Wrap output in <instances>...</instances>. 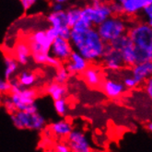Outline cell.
Returning <instances> with one entry per match:
<instances>
[{
	"label": "cell",
	"mask_w": 152,
	"mask_h": 152,
	"mask_svg": "<svg viewBox=\"0 0 152 152\" xmlns=\"http://www.w3.org/2000/svg\"><path fill=\"white\" fill-rule=\"evenodd\" d=\"M70 42L74 51L80 53L88 62L102 60L106 43L100 36L96 28H91L84 31L72 30Z\"/></svg>",
	"instance_id": "obj_1"
},
{
	"label": "cell",
	"mask_w": 152,
	"mask_h": 152,
	"mask_svg": "<svg viewBox=\"0 0 152 152\" xmlns=\"http://www.w3.org/2000/svg\"><path fill=\"white\" fill-rule=\"evenodd\" d=\"M128 28L126 21L122 17L112 16L96 29L105 43H111L123 35L127 34Z\"/></svg>",
	"instance_id": "obj_2"
},
{
	"label": "cell",
	"mask_w": 152,
	"mask_h": 152,
	"mask_svg": "<svg viewBox=\"0 0 152 152\" xmlns=\"http://www.w3.org/2000/svg\"><path fill=\"white\" fill-rule=\"evenodd\" d=\"M112 16L110 3L100 0H94L91 5H86L81 8V19L91 22L94 28H97Z\"/></svg>",
	"instance_id": "obj_3"
},
{
	"label": "cell",
	"mask_w": 152,
	"mask_h": 152,
	"mask_svg": "<svg viewBox=\"0 0 152 152\" xmlns=\"http://www.w3.org/2000/svg\"><path fill=\"white\" fill-rule=\"evenodd\" d=\"M127 35L137 49L152 52V28L143 21L135 22L129 26Z\"/></svg>",
	"instance_id": "obj_4"
},
{
	"label": "cell",
	"mask_w": 152,
	"mask_h": 152,
	"mask_svg": "<svg viewBox=\"0 0 152 152\" xmlns=\"http://www.w3.org/2000/svg\"><path fill=\"white\" fill-rule=\"evenodd\" d=\"M13 126L18 129L41 131L45 126V119L40 113L31 114L27 112H17L10 115Z\"/></svg>",
	"instance_id": "obj_5"
},
{
	"label": "cell",
	"mask_w": 152,
	"mask_h": 152,
	"mask_svg": "<svg viewBox=\"0 0 152 152\" xmlns=\"http://www.w3.org/2000/svg\"><path fill=\"white\" fill-rule=\"evenodd\" d=\"M28 42L31 50V55L50 53L53 44V41H51L47 36L46 31L43 30H38L32 32L29 37Z\"/></svg>",
	"instance_id": "obj_6"
},
{
	"label": "cell",
	"mask_w": 152,
	"mask_h": 152,
	"mask_svg": "<svg viewBox=\"0 0 152 152\" xmlns=\"http://www.w3.org/2000/svg\"><path fill=\"white\" fill-rule=\"evenodd\" d=\"M66 144L72 152H91V146L86 134L80 130H73L66 137Z\"/></svg>",
	"instance_id": "obj_7"
},
{
	"label": "cell",
	"mask_w": 152,
	"mask_h": 152,
	"mask_svg": "<svg viewBox=\"0 0 152 152\" xmlns=\"http://www.w3.org/2000/svg\"><path fill=\"white\" fill-rule=\"evenodd\" d=\"M102 62L104 66L111 71H118L124 66L121 52L113 49L109 43H106Z\"/></svg>",
	"instance_id": "obj_8"
},
{
	"label": "cell",
	"mask_w": 152,
	"mask_h": 152,
	"mask_svg": "<svg viewBox=\"0 0 152 152\" xmlns=\"http://www.w3.org/2000/svg\"><path fill=\"white\" fill-rule=\"evenodd\" d=\"M36 95L35 89L25 88L20 93L10 94V97L16 106L17 112H26L31 105L35 103Z\"/></svg>",
	"instance_id": "obj_9"
},
{
	"label": "cell",
	"mask_w": 152,
	"mask_h": 152,
	"mask_svg": "<svg viewBox=\"0 0 152 152\" xmlns=\"http://www.w3.org/2000/svg\"><path fill=\"white\" fill-rule=\"evenodd\" d=\"M74 52V48L71 44L70 41L65 40L63 38L58 37L53 42L51 47V55L60 62L68 61L72 53Z\"/></svg>",
	"instance_id": "obj_10"
},
{
	"label": "cell",
	"mask_w": 152,
	"mask_h": 152,
	"mask_svg": "<svg viewBox=\"0 0 152 152\" xmlns=\"http://www.w3.org/2000/svg\"><path fill=\"white\" fill-rule=\"evenodd\" d=\"M101 88L105 96L113 100L118 99V98L122 97L126 91V88L124 87L123 82L113 79L103 80Z\"/></svg>",
	"instance_id": "obj_11"
},
{
	"label": "cell",
	"mask_w": 152,
	"mask_h": 152,
	"mask_svg": "<svg viewBox=\"0 0 152 152\" xmlns=\"http://www.w3.org/2000/svg\"><path fill=\"white\" fill-rule=\"evenodd\" d=\"M65 66L70 74H82L88 67V61L74 51Z\"/></svg>",
	"instance_id": "obj_12"
},
{
	"label": "cell",
	"mask_w": 152,
	"mask_h": 152,
	"mask_svg": "<svg viewBox=\"0 0 152 152\" xmlns=\"http://www.w3.org/2000/svg\"><path fill=\"white\" fill-rule=\"evenodd\" d=\"M124 14L132 16L142 13L143 10L152 4V0H121Z\"/></svg>",
	"instance_id": "obj_13"
},
{
	"label": "cell",
	"mask_w": 152,
	"mask_h": 152,
	"mask_svg": "<svg viewBox=\"0 0 152 152\" xmlns=\"http://www.w3.org/2000/svg\"><path fill=\"white\" fill-rule=\"evenodd\" d=\"M131 75L140 84L152 78V62L148 61L131 67Z\"/></svg>",
	"instance_id": "obj_14"
},
{
	"label": "cell",
	"mask_w": 152,
	"mask_h": 152,
	"mask_svg": "<svg viewBox=\"0 0 152 152\" xmlns=\"http://www.w3.org/2000/svg\"><path fill=\"white\" fill-rule=\"evenodd\" d=\"M81 75L84 81L91 88L101 87L103 82L102 71L95 66H88Z\"/></svg>",
	"instance_id": "obj_15"
},
{
	"label": "cell",
	"mask_w": 152,
	"mask_h": 152,
	"mask_svg": "<svg viewBox=\"0 0 152 152\" xmlns=\"http://www.w3.org/2000/svg\"><path fill=\"white\" fill-rule=\"evenodd\" d=\"M13 55L18 63L21 66H26L31 57V50L29 45V42L25 41L18 42L14 47Z\"/></svg>",
	"instance_id": "obj_16"
},
{
	"label": "cell",
	"mask_w": 152,
	"mask_h": 152,
	"mask_svg": "<svg viewBox=\"0 0 152 152\" xmlns=\"http://www.w3.org/2000/svg\"><path fill=\"white\" fill-rule=\"evenodd\" d=\"M49 130L51 134H53L55 137H67L70 135V133L74 129H73L72 124L68 121L62 119V120H58V121L52 123L49 126Z\"/></svg>",
	"instance_id": "obj_17"
},
{
	"label": "cell",
	"mask_w": 152,
	"mask_h": 152,
	"mask_svg": "<svg viewBox=\"0 0 152 152\" xmlns=\"http://www.w3.org/2000/svg\"><path fill=\"white\" fill-rule=\"evenodd\" d=\"M4 79L10 81L17 73L18 68H19V63L13 56L6 55L4 56Z\"/></svg>",
	"instance_id": "obj_18"
},
{
	"label": "cell",
	"mask_w": 152,
	"mask_h": 152,
	"mask_svg": "<svg viewBox=\"0 0 152 152\" xmlns=\"http://www.w3.org/2000/svg\"><path fill=\"white\" fill-rule=\"evenodd\" d=\"M121 55L124 60V63L126 66L133 67L137 64V49L134 45L133 42H131L127 46L124 47L121 51Z\"/></svg>",
	"instance_id": "obj_19"
},
{
	"label": "cell",
	"mask_w": 152,
	"mask_h": 152,
	"mask_svg": "<svg viewBox=\"0 0 152 152\" xmlns=\"http://www.w3.org/2000/svg\"><path fill=\"white\" fill-rule=\"evenodd\" d=\"M46 20L50 24V27L56 29H62L67 26L66 11L63 12H51L47 15Z\"/></svg>",
	"instance_id": "obj_20"
},
{
	"label": "cell",
	"mask_w": 152,
	"mask_h": 152,
	"mask_svg": "<svg viewBox=\"0 0 152 152\" xmlns=\"http://www.w3.org/2000/svg\"><path fill=\"white\" fill-rule=\"evenodd\" d=\"M46 92L52 97L53 102L65 99L66 95V88L56 82L50 83L46 88Z\"/></svg>",
	"instance_id": "obj_21"
},
{
	"label": "cell",
	"mask_w": 152,
	"mask_h": 152,
	"mask_svg": "<svg viewBox=\"0 0 152 152\" xmlns=\"http://www.w3.org/2000/svg\"><path fill=\"white\" fill-rule=\"evenodd\" d=\"M66 16L67 26L72 29L77 23V21L81 19V8L77 7H69L68 10H66Z\"/></svg>",
	"instance_id": "obj_22"
},
{
	"label": "cell",
	"mask_w": 152,
	"mask_h": 152,
	"mask_svg": "<svg viewBox=\"0 0 152 152\" xmlns=\"http://www.w3.org/2000/svg\"><path fill=\"white\" fill-rule=\"evenodd\" d=\"M20 83L26 88H31V87L36 82V76L30 71H22L18 77Z\"/></svg>",
	"instance_id": "obj_23"
},
{
	"label": "cell",
	"mask_w": 152,
	"mask_h": 152,
	"mask_svg": "<svg viewBox=\"0 0 152 152\" xmlns=\"http://www.w3.org/2000/svg\"><path fill=\"white\" fill-rule=\"evenodd\" d=\"M131 42H132V41H131V39L129 38L128 35H127V34H124V35H123V36L117 38L116 40H114L113 42H112L109 43V44H111V46H112L113 49H115V50H117V51L121 52L124 47L127 46Z\"/></svg>",
	"instance_id": "obj_24"
},
{
	"label": "cell",
	"mask_w": 152,
	"mask_h": 152,
	"mask_svg": "<svg viewBox=\"0 0 152 152\" xmlns=\"http://www.w3.org/2000/svg\"><path fill=\"white\" fill-rule=\"evenodd\" d=\"M70 73L67 71L66 67L64 66H61L60 67L56 68V73L55 76V82L59 83L61 85H64L69 77Z\"/></svg>",
	"instance_id": "obj_25"
},
{
	"label": "cell",
	"mask_w": 152,
	"mask_h": 152,
	"mask_svg": "<svg viewBox=\"0 0 152 152\" xmlns=\"http://www.w3.org/2000/svg\"><path fill=\"white\" fill-rule=\"evenodd\" d=\"M53 107H55V110L59 116H66L68 112V105L66 99L53 102Z\"/></svg>",
	"instance_id": "obj_26"
},
{
	"label": "cell",
	"mask_w": 152,
	"mask_h": 152,
	"mask_svg": "<svg viewBox=\"0 0 152 152\" xmlns=\"http://www.w3.org/2000/svg\"><path fill=\"white\" fill-rule=\"evenodd\" d=\"M2 103H3V107L5 108V110L10 113V115L11 114H14L15 113H17V109H16V106L11 99L10 95V96H5L2 100Z\"/></svg>",
	"instance_id": "obj_27"
},
{
	"label": "cell",
	"mask_w": 152,
	"mask_h": 152,
	"mask_svg": "<svg viewBox=\"0 0 152 152\" xmlns=\"http://www.w3.org/2000/svg\"><path fill=\"white\" fill-rule=\"evenodd\" d=\"M91 28H94V27L91 22H88V21H87V20H85L83 19H80L77 21V23L72 28V30L76 31H84L89 30Z\"/></svg>",
	"instance_id": "obj_28"
},
{
	"label": "cell",
	"mask_w": 152,
	"mask_h": 152,
	"mask_svg": "<svg viewBox=\"0 0 152 152\" xmlns=\"http://www.w3.org/2000/svg\"><path fill=\"white\" fill-rule=\"evenodd\" d=\"M110 6H111L113 16L121 17V15L124 14V7L121 3V0H117V1H113L110 3Z\"/></svg>",
	"instance_id": "obj_29"
},
{
	"label": "cell",
	"mask_w": 152,
	"mask_h": 152,
	"mask_svg": "<svg viewBox=\"0 0 152 152\" xmlns=\"http://www.w3.org/2000/svg\"><path fill=\"white\" fill-rule=\"evenodd\" d=\"M141 14H142L143 20H144L143 22H145L150 28H152V4L148 6L147 8H145Z\"/></svg>",
	"instance_id": "obj_30"
},
{
	"label": "cell",
	"mask_w": 152,
	"mask_h": 152,
	"mask_svg": "<svg viewBox=\"0 0 152 152\" xmlns=\"http://www.w3.org/2000/svg\"><path fill=\"white\" fill-rule=\"evenodd\" d=\"M123 84L124 85V87H126V88H129V89L135 88L139 85V83L137 81L136 78L134 77L132 75H127V76L124 77L123 79Z\"/></svg>",
	"instance_id": "obj_31"
},
{
	"label": "cell",
	"mask_w": 152,
	"mask_h": 152,
	"mask_svg": "<svg viewBox=\"0 0 152 152\" xmlns=\"http://www.w3.org/2000/svg\"><path fill=\"white\" fill-rule=\"evenodd\" d=\"M66 3V0H56L55 1L52 6H51V8H52V12H63V11H66L65 10V4Z\"/></svg>",
	"instance_id": "obj_32"
},
{
	"label": "cell",
	"mask_w": 152,
	"mask_h": 152,
	"mask_svg": "<svg viewBox=\"0 0 152 152\" xmlns=\"http://www.w3.org/2000/svg\"><path fill=\"white\" fill-rule=\"evenodd\" d=\"M10 85H11V91L10 94H16V93H20L23 88H25L19 81L18 78H13L10 80Z\"/></svg>",
	"instance_id": "obj_33"
},
{
	"label": "cell",
	"mask_w": 152,
	"mask_h": 152,
	"mask_svg": "<svg viewBox=\"0 0 152 152\" xmlns=\"http://www.w3.org/2000/svg\"><path fill=\"white\" fill-rule=\"evenodd\" d=\"M71 33H72V29L68 26H66L64 28L59 30V37L63 38L65 40H67V41H70Z\"/></svg>",
	"instance_id": "obj_34"
},
{
	"label": "cell",
	"mask_w": 152,
	"mask_h": 152,
	"mask_svg": "<svg viewBox=\"0 0 152 152\" xmlns=\"http://www.w3.org/2000/svg\"><path fill=\"white\" fill-rule=\"evenodd\" d=\"M53 151L55 152H72L69 146L65 142H60L55 145L53 147Z\"/></svg>",
	"instance_id": "obj_35"
},
{
	"label": "cell",
	"mask_w": 152,
	"mask_h": 152,
	"mask_svg": "<svg viewBox=\"0 0 152 152\" xmlns=\"http://www.w3.org/2000/svg\"><path fill=\"white\" fill-rule=\"evenodd\" d=\"M11 91V85L10 81H7L6 79H1L0 80V91L2 94H7Z\"/></svg>",
	"instance_id": "obj_36"
},
{
	"label": "cell",
	"mask_w": 152,
	"mask_h": 152,
	"mask_svg": "<svg viewBox=\"0 0 152 152\" xmlns=\"http://www.w3.org/2000/svg\"><path fill=\"white\" fill-rule=\"evenodd\" d=\"M45 31H46L47 36H48L49 39H50L51 41H53V42L59 37V30H58V29L53 28V27H49V28L46 29Z\"/></svg>",
	"instance_id": "obj_37"
},
{
	"label": "cell",
	"mask_w": 152,
	"mask_h": 152,
	"mask_svg": "<svg viewBox=\"0 0 152 152\" xmlns=\"http://www.w3.org/2000/svg\"><path fill=\"white\" fill-rule=\"evenodd\" d=\"M35 4H36L35 0H21L20 1V5L24 11H28L29 10H31Z\"/></svg>",
	"instance_id": "obj_38"
},
{
	"label": "cell",
	"mask_w": 152,
	"mask_h": 152,
	"mask_svg": "<svg viewBox=\"0 0 152 152\" xmlns=\"http://www.w3.org/2000/svg\"><path fill=\"white\" fill-rule=\"evenodd\" d=\"M146 92L152 100V78H149L146 83Z\"/></svg>",
	"instance_id": "obj_39"
},
{
	"label": "cell",
	"mask_w": 152,
	"mask_h": 152,
	"mask_svg": "<svg viewBox=\"0 0 152 152\" xmlns=\"http://www.w3.org/2000/svg\"><path fill=\"white\" fill-rule=\"evenodd\" d=\"M147 128L149 132H152V121H150L148 124H147Z\"/></svg>",
	"instance_id": "obj_40"
},
{
	"label": "cell",
	"mask_w": 152,
	"mask_h": 152,
	"mask_svg": "<svg viewBox=\"0 0 152 152\" xmlns=\"http://www.w3.org/2000/svg\"><path fill=\"white\" fill-rule=\"evenodd\" d=\"M47 152H55V151H53V150L51 149V150H47Z\"/></svg>",
	"instance_id": "obj_41"
}]
</instances>
